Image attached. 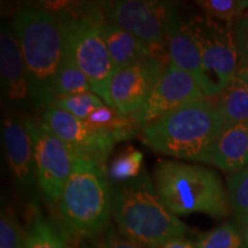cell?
Returning <instances> with one entry per match:
<instances>
[{"instance_id": "obj_1", "label": "cell", "mask_w": 248, "mask_h": 248, "mask_svg": "<svg viewBox=\"0 0 248 248\" xmlns=\"http://www.w3.org/2000/svg\"><path fill=\"white\" fill-rule=\"evenodd\" d=\"M111 217L121 233L148 248H159L188 232L161 200L145 170L132 181L111 186Z\"/></svg>"}, {"instance_id": "obj_2", "label": "cell", "mask_w": 248, "mask_h": 248, "mask_svg": "<svg viewBox=\"0 0 248 248\" xmlns=\"http://www.w3.org/2000/svg\"><path fill=\"white\" fill-rule=\"evenodd\" d=\"M13 29L26 63L31 106L43 111L55 100V77L64 52L61 27L49 11L26 8L14 15Z\"/></svg>"}, {"instance_id": "obj_3", "label": "cell", "mask_w": 248, "mask_h": 248, "mask_svg": "<svg viewBox=\"0 0 248 248\" xmlns=\"http://www.w3.org/2000/svg\"><path fill=\"white\" fill-rule=\"evenodd\" d=\"M225 128L214 99L182 105L142 126V142L157 153L202 162L204 155Z\"/></svg>"}, {"instance_id": "obj_4", "label": "cell", "mask_w": 248, "mask_h": 248, "mask_svg": "<svg viewBox=\"0 0 248 248\" xmlns=\"http://www.w3.org/2000/svg\"><path fill=\"white\" fill-rule=\"evenodd\" d=\"M51 13L61 27L64 48L88 77L92 92L113 107L109 90L116 69L102 37L107 18L99 2L58 5Z\"/></svg>"}, {"instance_id": "obj_5", "label": "cell", "mask_w": 248, "mask_h": 248, "mask_svg": "<svg viewBox=\"0 0 248 248\" xmlns=\"http://www.w3.org/2000/svg\"><path fill=\"white\" fill-rule=\"evenodd\" d=\"M57 204L61 224L70 237L83 240L107 229L111 186L105 166L74 156L73 170Z\"/></svg>"}, {"instance_id": "obj_6", "label": "cell", "mask_w": 248, "mask_h": 248, "mask_svg": "<svg viewBox=\"0 0 248 248\" xmlns=\"http://www.w3.org/2000/svg\"><path fill=\"white\" fill-rule=\"evenodd\" d=\"M161 200L176 216L203 213L222 218L229 215V198L219 176L195 164L162 160L153 171Z\"/></svg>"}, {"instance_id": "obj_7", "label": "cell", "mask_w": 248, "mask_h": 248, "mask_svg": "<svg viewBox=\"0 0 248 248\" xmlns=\"http://www.w3.org/2000/svg\"><path fill=\"white\" fill-rule=\"evenodd\" d=\"M184 24L200 52V89L207 98H217L230 85L239 67L233 24L206 15L191 17Z\"/></svg>"}, {"instance_id": "obj_8", "label": "cell", "mask_w": 248, "mask_h": 248, "mask_svg": "<svg viewBox=\"0 0 248 248\" xmlns=\"http://www.w3.org/2000/svg\"><path fill=\"white\" fill-rule=\"evenodd\" d=\"M109 22L128 31L144 43L154 57H167V42L178 6L170 1L121 0L99 1Z\"/></svg>"}, {"instance_id": "obj_9", "label": "cell", "mask_w": 248, "mask_h": 248, "mask_svg": "<svg viewBox=\"0 0 248 248\" xmlns=\"http://www.w3.org/2000/svg\"><path fill=\"white\" fill-rule=\"evenodd\" d=\"M23 120L33 144L38 187L46 200L57 203L73 170L74 156L43 120Z\"/></svg>"}, {"instance_id": "obj_10", "label": "cell", "mask_w": 248, "mask_h": 248, "mask_svg": "<svg viewBox=\"0 0 248 248\" xmlns=\"http://www.w3.org/2000/svg\"><path fill=\"white\" fill-rule=\"evenodd\" d=\"M42 120L74 156L102 166H105L114 145L119 141L115 133L93 126L52 105L42 111Z\"/></svg>"}, {"instance_id": "obj_11", "label": "cell", "mask_w": 248, "mask_h": 248, "mask_svg": "<svg viewBox=\"0 0 248 248\" xmlns=\"http://www.w3.org/2000/svg\"><path fill=\"white\" fill-rule=\"evenodd\" d=\"M168 59L152 57L116 70L109 95L113 107L123 115H133L146 104L162 75Z\"/></svg>"}, {"instance_id": "obj_12", "label": "cell", "mask_w": 248, "mask_h": 248, "mask_svg": "<svg viewBox=\"0 0 248 248\" xmlns=\"http://www.w3.org/2000/svg\"><path fill=\"white\" fill-rule=\"evenodd\" d=\"M204 98L194 77L168 61L146 104L131 116L142 128L186 102Z\"/></svg>"}, {"instance_id": "obj_13", "label": "cell", "mask_w": 248, "mask_h": 248, "mask_svg": "<svg viewBox=\"0 0 248 248\" xmlns=\"http://www.w3.org/2000/svg\"><path fill=\"white\" fill-rule=\"evenodd\" d=\"M2 139L15 184L22 191L33 190L38 185V177L33 144L24 120L13 113L7 114L2 122Z\"/></svg>"}, {"instance_id": "obj_14", "label": "cell", "mask_w": 248, "mask_h": 248, "mask_svg": "<svg viewBox=\"0 0 248 248\" xmlns=\"http://www.w3.org/2000/svg\"><path fill=\"white\" fill-rule=\"evenodd\" d=\"M0 78L2 94L14 106H31L29 83L17 37L8 27L0 33Z\"/></svg>"}, {"instance_id": "obj_15", "label": "cell", "mask_w": 248, "mask_h": 248, "mask_svg": "<svg viewBox=\"0 0 248 248\" xmlns=\"http://www.w3.org/2000/svg\"><path fill=\"white\" fill-rule=\"evenodd\" d=\"M203 163L229 172L248 167V123L225 126L204 155Z\"/></svg>"}, {"instance_id": "obj_16", "label": "cell", "mask_w": 248, "mask_h": 248, "mask_svg": "<svg viewBox=\"0 0 248 248\" xmlns=\"http://www.w3.org/2000/svg\"><path fill=\"white\" fill-rule=\"evenodd\" d=\"M102 37L116 70L154 57L144 43L108 20L102 26Z\"/></svg>"}, {"instance_id": "obj_17", "label": "cell", "mask_w": 248, "mask_h": 248, "mask_svg": "<svg viewBox=\"0 0 248 248\" xmlns=\"http://www.w3.org/2000/svg\"><path fill=\"white\" fill-rule=\"evenodd\" d=\"M167 57L175 66L193 76L199 84L202 76L200 52L193 37L188 32L184 22H182L179 12L173 17L170 28L167 42Z\"/></svg>"}, {"instance_id": "obj_18", "label": "cell", "mask_w": 248, "mask_h": 248, "mask_svg": "<svg viewBox=\"0 0 248 248\" xmlns=\"http://www.w3.org/2000/svg\"><path fill=\"white\" fill-rule=\"evenodd\" d=\"M215 102L225 126L248 123V89L237 76Z\"/></svg>"}, {"instance_id": "obj_19", "label": "cell", "mask_w": 248, "mask_h": 248, "mask_svg": "<svg viewBox=\"0 0 248 248\" xmlns=\"http://www.w3.org/2000/svg\"><path fill=\"white\" fill-rule=\"evenodd\" d=\"M91 85L88 77L74 60L69 52L64 48L63 58L59 67L54 83L55 100L59 98L91 92Z\"/></svg>"}, {"instance_id": "obj_20", "label": "cell", "mask_w": 248, "mask_h": 248, "mask_svg": "<svg viewBox=\"0 0 248 248\" xmlns=\"http://www.w3.org/2000/svg\"><path fill=\"white\" fill-rule=\"evenodd\" d=\"M86 122L93 126L106 129L108 131L115 133L119 141L131 138L133 135L137 132L139 133L141 130L139 124L131 115H123L115 108L108 105H104L95 109L89 116Z\"/></svg>"}, {"instance_id": "obj_21", "label": "cell", "mask_w": 248, "mask_h": 248, "mask_svg": "<svg viewBox=\"0 0 248 248\" xmlns=\"http://www.w3.org/2000/svg\"><path fill=\"white\" fill-rule=\"evenodd\" d=\"M142 160L144 155L140 151L126 147L114 157L108 167L107 178L109 184L120 185L137 178L142 172Z\"/></svg>"}, {"instance_id": "obj_22", "label": "cell", "mask_w": 248, "mask_h": 248, "mask_svg": "<svg viewBox=\"0 0 248 248\" xmlns=\"http://www.w3.org/2000/svg\"><path fill=\"white\" fill-rule=\"evenodd\" d=\"M24 248H69L66 240L39 212L32 214Z\"/></svg>"}, {"instance_id": "obj_23", "label": "cell", "mask_w": 248, "mask_h": 248, "mask_svg": "<svg viewBox=\"0 0 248 248\" xmlns=\"http://www.w3.org/2000/svg\"><path fill=\"white\" fill-rule=\"evenodd\" d=\"M228 198L238 219L248 225V167L229 177Z\"/></svg>"}, {"instance_id": "obj_24", "label": "cell", "mask_w": 248, "mask_h": 248, "mask_svg": "<svg viewBox=\"0 0 248 248\" xmlns=\"http://www.w3.org/2000/svg\"><path fill=\"white\" fill-rule=\"evenodd\" d=\"M197 5L206 16L233 24L248 9L247 0H199Z\"/></svg>"}, {"instance_id": "obj_25", "label": "cell", "mask_w": 248, "mask_h": 248, "mask_svg": "<svg viewBox=\"0 0 248 248\" xmlns=\"http://www.w3.org/2000/svg\"><path fill=\"white\" fill-rule=\"evenodd\" d=\"M52 106L66 111V113L70 114L71 116L76 117V119L86 121L93 111L98 109L99 107L104 106V102H102V99L95 93L89 92L59 98L57 100H54Z\"/></svg>"}, {"instance_id": "obj_26", "label": "cell", "mask_w": 248, "mask_h": 248, "mask_svg": "<svg viewBox=\"0 0 248 248\" xmlns=\"http://www.w3.org/2000/svg\"><path fill=\"white\" fill-rule=\"evenodd\" d=\"M246 246L240 231L231 223L213 229L208 233L201 235L195 244L197 248H246Z\"/></svg>"}, {"instance_id": "obj_27", "label": "cell", "mask_w": 248, "mask_h": 248, "mask_svg": "<svg viewBox=\"0 0 248 248\" xmlns=\"http://www.w3.org/2000/svg\"><path fill=\"white\" fill-rule=\"evenodd\" d=\"M28 231L24 230L14 214L7 208L0 215V248H24Z\"/></svg>"}, {"instance_id": "obj_28", "label": "cell", "mask_w": 248, "mask_h": 248, "mask_svg": "<svg viewBox=\"0 0 248 248\" xmlns=\"http://www.w3.org/2000/svg\"><path fill=\"white\" fill-rule=\"evenodd\" d=\"M79 248H148L136 243L128 237L123 235L113 225H108L107 229L94 237L80 240Z\"/></svg>"}, {"instance_id": "obj_29", "label": "cell", "mask_w": 248, "mask_h": 248, "mask_svg": "<svg viewBox=\"0 0 248 248\" xmlns=\"http://www.w3.org/2000/svg\"><path fill=\"white\" fill-rule=\"evenodd\" d=\"M239 54V66L248 67V12L232 26Z\"/></svg>"}, {"instance_id": "obj_30", "label": "cell", "mask_w": 248, "mask_h": 248, "mask_svg": "<svg viewBox=\"0 0 248 248\" xmlns=\"http://www.w3.org/2000/svg\"><path fill=\"white\" fill-rule=\"evenodd\" d=\"M159 248H197L195 245L191 240H187L184 238H176V239L169 240L168 243L163 244Z\"/></svg>"}, {"instance_id": "obj_31", "label": "cell", "mask_w": 248, "mask_h": 248, "mask_svg": "<svg viewBox=\"0 0 248 248\" xmlns=\"http://www.w3.org/2000/svg\"><path fill=\"white\" fill-rule=\"evenodd\" d=\"M235 76H237L238 78H239L248 89V67H245V66L238 67V70H237V74H235Z\"/></svg>"}, {"instance_id": "obj_32", "label": "cell", "mask_w": 248, "mask_h": 248, "mask_svg": "<svg viewBox=\"0 0 248 248\" xmlns=\"http://www.w3.org/2000/svg\"><path fill=\"white\" fill-rule=\"evenodd\" d=\"M246 244L248 245V233H247V241H246Z\"/></svg>"}]
</instances>
